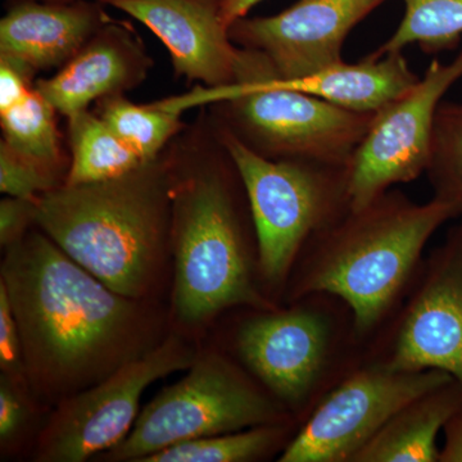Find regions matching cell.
<instances>
[{
    "instance_id": "obj_6",
    "label": "cell",
    "mask_w": 462,
    "mask_h": 462,
    "mask_svg": "<svg viewBox=\"0 0 462 462\" xmlns=\"http://www.w3.org/2000/svg\"><path fill=\"white\" fill-rule=\"evenodd\" d=\"M240 363L294 419L363 364L351 311L337 297L312 294L288 309L257 311L236 336Z\"/></svg>"
},
{
    "instance_id": "obj_2",
    "label": "cell",
    "mask_w": 462,
    "mask_h": 462,
    "mask_svg": "<svg viewBox=\"0 0 462 462\" xmlns=\"http://www.w3.org/2000/svg\"><path fill=\"white\" fill-rule=\"evenodd\" d=\"M461 215L452 200L416 203L392 188L310 240L285 289L287 302L312 294L338 298L366 346L400 309L431 236Z\"/></svg>"
},
{
    "instance_id": "obj_17",
    "label": "cell",
    "mask_w": 462,
    "mask_h": 462,
    "mask_svg": "<svg viewBox=\"0 0 462 462\" xmlns=\"http://www.w3.org/2000/svg\"><path fill=\"white\" fill-rule=\"evenodd\" d=\"M420 80L402 51L384 56L370 54L357 63L339 62L314 75L278 84L289 89L311 94L357 114H378L412 89Z\"/></svg>"
},
{
    "instance_id": "obj_24",
    "label": "cell",
    "mask_w": 462,
    "mask_h": 462,
    "mask_svg": "<svg viewBox=\"0 0 462 462\" xmlns=\"http://www.w3.org/2000/svg\"><path fill=\"white\" fill-rule=\"evenodd\" d=\"M425 173L434 196L462 206V103H440Z\"/></svg>"
},
{
    "instance_id": "obj_29",
    "label": "cell",
    "mask_w": 462,
    "mask_h": 462,
    "mask_svg": "<svg viewBox=\"0 0 462 462\" xmlns=\"http://www.w3.org/2000/svg\"><path fill=\"white\" fill-rule=\"evenodd\" d=\"M32 75V71L20 63L0 58V112L14 107L26 98L32 89L30 87Z\"/></svg>"
},
{
    "instance_id": "obj_19",
    "label": "cell",
    "mask_w": 462,
    "mask_h": 462,
    "mask_svg": "<svg viewBox=\"0 0 462 462\" xmlns=\"http://www.w3.org/2000/svg\"><path fill=\"white\" fill-rule=\"evenodd\" d=\"M67 120L72 161L65 184L111 180L147 163L98 115L87 109Z\"/></svg>"
},
{
    "instance_id": "obj_18",
    "label": "cell",
    "mask_w": 462,
    "mask_h": 462,
    "mask_svg": "<svg viewBox=\"0 0 462 462\" xmlns=\"http://www.w3.org/2000/svg\"><path fill=\"white\" fill-rule=\"evenodd\" d=\"M461 404L456 380L431 389L394 413L352 462H439L438 436Z\"/></svg>"
},
{
    "instance_id": "obj_10",
    "label": "cell",
    "mask_w": 462,
    "mask_h": 462,
    "mask_svg": "<svg viewBox=\"0 0 462 462\" xmlns=\"http://www.w3.org/2000/svg\"><path fill=\"white\" fill-rule=\"evenodd\" d=\"M197 357L180 337L169 336L98 384L60 401L39 434L35 460L81 462L111 451L132 431L145 389L189 369Z\"/></svg>"
},
{
    "instance_id": "obj_22",
    "label": "cell",
    "mask_w": 462,
    "mask_h": 462,
    "mask_svg": "<svg viewBox=\"0 0 462 462\" xmlns=\"http://www.w3.org/2000/svg\"><path fill=\"white\" fill-rule=\"evenodd\" d=\"M97 115L144 162L160 157L163 147L181 127L180 112L162 107L160 103L139 106L124 98L123 94L98 100Z\"/></svg>"
},
{
    "instance_id": "obj_1",
    "label": "cell",
    "mask_w": 462,
    "mask_h": 462,
    "mask_svg": "<svg viewBox=\"0 0 462 462\" xmlns=\"http://www.w3.org/2000/svg\"><path fill=\"white\" fill-rule=\"evenodd\" d=\"M0 282L16 318L27 384L60 402L160 342L158 316L107 287L44 233L5 248Z\"/></svg>"
},
{
    "instance_id": "obj_9",
    "label": "cell",
    "mask_w": 462,
    "mask_h": 462,
    "mask_svg": "<svg viewBox=\"0 0 462 462\" xmlns=\"http://www.w3.org/2000/svg\"><path fill=\"white\" fill-rule=\"evenodd\" d=\"M365 360L396 372L439 370L462 385V215L424 258Z\"/></svg>"
},
{
    "instance_id": "obj_4",
    "label": "cell",
    "mask_w": 462,
    "mask_h": 462,
    "mask_svg": "<svg viewBox=\"0 0 462 462\" xmlns=\"http://www.w3.org/2000/svg\"><path fill=\"white\" fill-rule=\"evenodd\" d=\"M225 149V148H224ZM225 151L171 182L173 311L185 327H200L234 307L278 309L261 282L236 196L239 173Z\"/></svg>"
},
{
    "instance_id": "obj_31",
    "label": "cell",
    "mask_w": 462,
    "mask_h": 462,
    "mask_svg": "<svg viewBox=\"0 0 462 462\" xmlns=\"http://www.w3.org/2000/svg\"><path fill=\"white\" fill-rule=\"evenodd\" d=\"M260 2L263 0H221L220 14L225 25L230 27L239 18L247 16L248 12Z\"/></svg>"
},
{
    "instance_id": "obj_12",
    "label": "cell",
    "mask_w": 462,
    "mask_h": 462,
    "mask_svg": "<svg viewBox=\"0 0 462 462\" xmlns=\"http://www.w3.org/2000/svg\"><path fill=\"white\" fill-rule=\"evenodd\" d=\"M461 79L462 51L451 62L436 58L412 89L375 115L348 166L351 209L427 172L438 109Z\"/></svg>"
},
{
    "instance_id": "obj_5",
    "label": "cell",
    "mask_w": 462,
    "mask_h": 462,
    "mask_svg": "<svg viewBox=\"0 0 462 462\" xmlns=\"http://www.w3.org/2000/svg\"><path fill=\"white\" fill-rule=\"evenodd\" d=\"M269 60L240 48L236 83L173 97L176 108L220 106L221 126L261 156L349 166L375 115L357 114L276 81Z\"/></svg>"
},
{
    "instance_id": "obj_21",
    "label": "cell",
    "mask_w": 462,
    "mask_h": 462,
    "mask_svg": "<svg viewBox=\"0 0 462 462\" xmlns=\"http://www.w3.org/2000/svg\"><path fill=\"white\" fill-rule=\"evenodd\" d=\"M404 14L393 35L374 56L419 45L428 54L454 50L462 38V0H402Z\"/></svg>"
},
{
    "instance_id": "obj_25",
    "label": "cell",
    "mask_w": 462,
    "mask_h": 462,
    "mask_svg": "<svg viewBox=\"0 0 462 462\" xmlns=\"http://www.w3.org/2000/svg\"><path fill=\"white\" fill-rule=\"evenodd\" d=\"M57 170L23 156L2 141L0 144V190L14 199L36 200L60 187Z\"/></svg>"
},
{
    "instance_id": "obj_14",
    "label": "cell",
    "mask_w": 462,
    "mask_h": 462,
    "mask_svg": "<svg viewBox=\"0 0 462 462\" xmlns=\"http://www.w3.org/2000/svg\"><path fill=\"white\" fill-rule=\"evenodd\" d=\"M147 26L165 44L176 74L208 88L236 84L240 48L217 0H99Z\"/></svg>"
},
{
    "instance_id": "obj_3",
    "label": "cell",
    "mask_w": 462,
    "mask_h": 462,
    "mask_svg": "<svg viewBox=\"0 0 462 462\" xmlns=\"http://www.w3.org/2000/svg\"><path fill=\"white\" fill-rule=\"evenodd\" d=\"M160 157L120 178L60 185L35 200L42 233L133 300L156 287L170 247L172 173Z\"/></svg>"
},
{
    "instance_id": "obj_16",
    "label": "cell",
    "mask_w": 462,
    "mask_h": 462,
    "mask_svg": "<svg viewBox=\"0 0 462 462\" xmlns=\"http://www.w3.org/2000/svg\"><path fill=\"white\" fill-rule=\"evenodd\" d=\"M108 18L98 5L23 0L0 21V58L33 74L63 67Z\"/></svg>"
},
{
    "instance_id": "obj_28",
    "label": "cell",
    "mask_w": 462,
    "mask_h": 462,
    "mask_svg": "<svg viewBox=\"0 0 462 462\" xmlns=\"http://www.w3.org/2000/svg\"><path fill=\"white\" fill-rule=\"evenodd\" d=\"M35 223V200L5 197L0 202V245L11 247L26 236L27 227Z\"/></svg>"
},
{
    "instance_id": "obj_11",
    "label": "cell",
    "mask_w": 462,
    "mask_h": 462,
    "mask_svg": "<svg viewBox=\"0 0 462 462\" xmlns=\"http://www.w3.org/2000/svg\"><path fill=\"white\" fill-rule=\"evenodd\" d=\"M455 380L439 370L396 372L364 360L303 419L281 462H352L403 406Z\"/></svg>"
},
{
    "instance_id": "obj_7",
    "label": "cell",
    "mask_w": 462,
    "mask_h": 462,
    "mask_svg": "<svg viewBox=\"0 0 462 462\" xmlns=\"http://www.w3.org/2000/svg\"><path fill=\"white\" fill-rule=\"evenodd\" d=\"M217 136L247 196L261 282L270 296L285 293L310 240L351 209L348 166L272 160L223 126Z\"/></svg>"
},
{
    "instance_id": "obj_23",
    "label": "cell",
    "mask_w": 462,
    "mask_h": 462,
    "mask_svg": "<svg viewBox=\"0 0 462 462\" xmlns=\"http://www.w3.org/2000/svg\"><path fill=\"white\" fill-rule=\"evenodd\" d=\"M56 112L33 87L25 99L0 112L3 142L23 156L57 170L62 156Z\"/></svg>"
},
{
    "instance_id": "obj_15",
    "label": "cell",
    "mask_w": 462,
    "mask_h": 462,
    "mask_svg": "<svg viewBox=\"0 0 462 462\" xmlns=\"http://www.w3.org/2000/svg\"><path fill=\"white\" fill-rule=\"evenodd\" d=\"M149 67L151 60L132 32L107 23L56 76L39 80L35 89L69 117L141 84Z\"/></svg>"
},
{
    "instance_id": "obj_26",
    "label": "cell",
    "mask_w": 462,
    "mask_h": 462,
    "mask_svg": "<svg viewBox=\"0 0 462 462\" xmlns=\"http://www.w3.org/2000/svg\"><path fill=\"white\" fill-rule=\"evenodd\" d=\"M0 369L3 375L27 388L23 342L7 289L0 282Z\"/></svg>"
},
{
    "instance_id": "obj_8",
    "label": "cell",
    "mask_w": 462,
    "mask_h": 462,
    "mask_svg": "<svg viewBox=\"0 0 462 462\" xmlns=\"http://www.w3.org/2000/svg\"><path fill=\"white\" fill-rule=\"evenodd\" d=\"M282 422L294 418L254 376L223 355L207 354L143 409L129 436L105 457L142 462L185 440Z\"/></svg>"
},
{
    "instance_id": "obj_30",
    "label": "cell",
    "mask_w": 462,
    "mask_h": 462,
    "mask_svg": "<svg viewBox=\"0 0 462 462\" xmlns=\"http://www.w3.org/2000/svg\"><path fill=\"white\" fill-rule=\"evenodd\" d=\"M443 434L439 462H462V404L446 422Z\"/></svg>"
},
{
    "instance_id": "obj_33",
    "label": "cell",
    "mask_w": 462,
    "mask_h": 462,
    "mask_svg": "<svg viewBox=\"0 0 462 462\" xmlns=\"http://www.w3.org/2000/svg\"><path fill=\"white\" fill-rule=\"evenodd\" d=\"M217 2H218V3H220V2H221V0H217Z\"/></svg>"
},
{
    "instance_id": "obj_20",
    "label": "cell",
    "mask_w": 462,
    "mask_h": 462,
    "mask_svg": "<svg viewBox=\"0 0 462 462\" xmlns=\"http://www.w3.org/2000/svg\"><path fill=\"white\" fill-rule=\"evenodd\" d=\"M294 422L261 425L217 436L185 440L148 456L142 462H252L284 449Z\"/></svg>"
},
{
    "instance_id": "obj_32",
    "label": "cell",
    "mask_w": 462,
    "mask_h": 462,
    "mask_svg": "<svg viewBox=\"0 0 462 462\" xmlns=\"http://www.w3.org/2000/svg\"><path fill=\"white\" fill-rule=\"evenodd\" d=\"M42 2L67 3L75 2V0H42Z\"/></svg>"
},
{
    "instance_id": "obj_13",
    "label": "cell",
    "mask_w": 462,
    "mask_h": 462,
    "mask_svg": "<svg viewBox=\"0 0 462 462\" xmlns=\"http://www.w3.org/2000/svg\"><path fill=\"white\" fill-rule=\"evenodd\" d=\"M387 0H298L269 17L239 18L231 41L263 54L282 80H296L342 62L349 32Z\"/></svg>"
},
{
    "instance_id": "obj_27",
    "label": "cell",
    "mask_w": 462,
    "mask_h": 462,
    "mask_svg": "<svg viewBox=\"0 0 462 462\" xmlns=\"http://www.w3.org/2000/svg\"><path fill=\"white\" fill-rule=\"evenodd\" d=\"M20 384L8 376L0 378V442L5 448L14 442L25 428L29 419V407L21 394Z\"/></svg>"
}]
</instances>
